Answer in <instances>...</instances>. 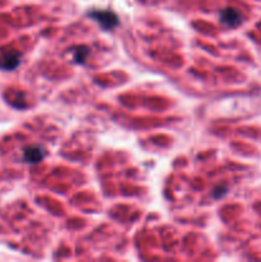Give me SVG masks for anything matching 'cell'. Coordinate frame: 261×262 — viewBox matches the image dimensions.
<instances>
[{
    "label": "cell",
    "instance_id": "cell-4",
    "mask_svg": "<svg viewBox=\"0 0 261 262\" xmlns=\"http://www.w3.org/2000/svg\"><path fill=\"white\" fill-rule=\"evenodd\" d=\"M45 158V151L38 146H28L23 152V159L28 164H38Z\"/></svg>",
    "mask_w": 261,
    "mask_h": 262
},
{
    "label": "cell",
    "instance_id": "cell-2",
    "mask_svg": "<svg viewBox=\"0 0 261 262\" xmlns=\"http://www.w3.org/2000/svg\"><path fill=\"white\" fill-rule=\"evenodd\" d=\"M20 63V54L14 49L0 50V68L4 71H13Z\"/></svg>",
    "mask_w": 261,
    "mask_h": 262
},
{
    "label": "cell",
    "instance_id": "cell-6",
    "mask_svg": "<svg viewBox=\"0 0 261 262\" xmlns=\"http://www.w3.org/2000/svg\"><path fill=\"white\" fill-rule=\"evenodd\" d=\"M225 193H227V188H224L223 186L216 187V188H215V191H214V196L216 197V199H219V197H222L223 194H225Z\"/></svg>",
    "mask_w": 261,
    "mask_h": 262
},
{
    "label": "cell",
    "instance_id": "cell-3",
    "mask_svg": "<svg viewBox=\"0 0 261 262\" xmlns=\"http://www.w3.org/2000/svg\"><path fill=\"white\" fill-rule=\"evenodd\" d=\"M220 20L228 27H237L242 23V14L234 8H227L220 13Z\"/></svg>",
    "mask_w": 261,
    "mask_h": 262
},
{
    "label": "cell",
    "instance_id": "cell-1",
    "mask_svg": "<svg viewBox=\"0 0 261 262\" xmlns=\"http://www.w3.org/2000/svg\"><path fill=\"white\" fill-rule=\"evenodd\" d=\"M89 15L94 20H96L100 27L104 30H114L119 23L117 14L112 10L106 9H92L89 12Z\"/></svg>",
    "mask_w": 261,
    "mask_h": 262
},
{
    "label": "cell",
    "instance_id": "cell-5",
    "mask_svg": "<svg viewBox=\"0 0 261 262\" xmlns=\"http://www.w3.org/2000/svg\"><path fill=\"white\" fill-rule=\"evenodd\" d=\"M90 50L86 46H77L76 49H73V59L76 63L83 64L86 61L87 56H89Z\"/></svg>",
    "mask_w": 261,
    "mask_h": 262
}]
</instances>
